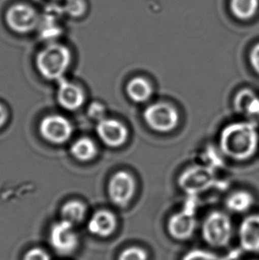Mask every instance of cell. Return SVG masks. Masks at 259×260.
Instances as JSON below:
<instances>
[{
	"mask_svg": "<svg viewBox=\"0 0 259 260\" xmlns=\"http://www.w3.org/2000/svg\"><path fill=\"white\" fill-rule=\"evenodd\" d=\"M259 135L254 122H236L224 126L219 136L223 155L235 161H246L256 154Z\"/></svg>",
	"mask_w": 259,
	"mask_h": 260,
	"instance_id": "cell-1",
	"label": "cell"
},
{
	"mask_svg": "<svg viewBox=\"0 0 259 260\" xmlns=\"http://www.w3.org/2000/svg\"><path fill=\"white\" fill-rule=\"evenodd\" d=\"M72 60L68 46L59 42L48 43L40 50L36 58V65L43 78L59 81L66 73Z\"/></svg>",
	"mask_w": 259,
	"mask_h": 260,
	"instance_id": "cell-2",
	"label": "cell"
},
{
	"mask_svg": "<svg viewBox=\"0 0 259 260\" xmlns=\"http://www.w3.org/2000/svg\"><path fill=\"white\" fill-rule=\"evenodd\" d=\"M67 18L61 4H48L40 12V20L37 28L39 39L46 44L58 42L65 31Z\"/></svg>",
	"mask_w": 259,
	"mask_h": 260,
	"instance_id": "cell-3",
	"label": "cell"
},
{
	"mask_svg": "<svg viewBox=\"0 0 259 260\" xmlns=\"http://www.w3.org/2000/svg\"><path fill=\"white\" fill-rule=\"evenodd\" d=\"M233 225L229 216L222 211H212L203 221L202 235L205 243L215 248L228 246L232 239Z\"/></svg>",
	"mask_w": 259,
	"mask_h": 260,
	"instance_id": "cell-4",
	"label": "cell"
},
{
	"mask_svg": "<svg viewBox=\"0 0 259 260\" xmlns=\"http://www.w3.org/2000/svg\"><path fill=\"white\" fill-rule=\"evenodd\" d=\"M143 118L151 130L167 134L175 130L179 123V114L175 107L167 102H156L148 106Z\"/></svg>",
	"mask_w": 259,
	"mask_h": 260,
	"instance_id": "cell-5",
	"label": "cell"
},
{
	"mask_svg": "<svg viewBox=\"0 0 259 260\" xmlns=\"http://www.w3.org/2000/svg\"><path fill=\"white\" fill-rule=\"evenodd\" d=\"M40 20V12L26 3L12 5L5 14V21L12 31L28 34L37 31Z\"/></svg>",
	"mask_w": 259,
	"mask_h": 260,
	"instance_id": "cell-6",
	"label": "cell"
},
{
	"mask_svg": "<svg viewBox=\"0 0 259 260\" xmlns=\"http://www.w3.org/2000/svg\"><path fill=\"white\" fill-rule=\"evenodd\" d=\"M213 169L206 166H196L185 170L179 176V186L185 193L196 196L203 193L215 184Z\"/></svg>",
	"mask_w": 259,
	"mask_h": 260,
	"instance_id": "cell-7",
	"label": "cell"
},
{
	"mask_svg": "<svg viewBox=\"0 0 259 260\" xmlns=\"http://www.w3.org/2000/svg\"><path fill=\"white\" fill-rule=\"evenodd\" d=\"M136 191V182L132 174L124 171L115 173L108 186L109 199L118 207H125Z\"/></svg>",
	"mask_w": 259,
	"mask_h": 260,
	"instance_id": "cell-8",
	"label": "cell"
},
{
	"mask_svg": "<svg viewBox=\"0 0 259 260\" xmlns=\"http://www.w3.org/2000/svg\"><path fill=\"white\" fill-rule=\"evenodd\" d=\"M39 132L50 143L63 144L72 136L73 126L63 116L51 115L43 118L39 124Z\"/></svg>",
	"mask_w": 259,
	"mask_h": 260,
	"instance_id": "cell-9",
	"label": "cell"
},
{
	"mask_svg": "<svg viewBox=\"0 0 259 260\" xmlns=\"http://www.w3.org/2000/svg\"><path fill=\"white\" fill-rule=\"evenodd\" d=\"M49 241L53 250L61 255L73 253L78 245V236L74 225L62 219L52 226Z\"/></svg>",
	"mask_w": 259,
	"mask_h": 260,
	"instance_id": "cell-10",
	"label": "cell"
},
{
	"mask_svg": "<svg viewBox=\"0 0 259 260\" xmlns=\"http://www.w3.org/2000/svg\"><path fill=\"white\" fill-rule=\"evenodd\" d=\"M96 132L100 140L109 148H119L128 139V130L125 125L114 118L106 117L99 121Z\"/></svg>",
	"mask_w": 259,
	"mask_h": 260,
	"instance_id": "cell-11",
	"label": "cell"
},
{
	"mask_svg": "<svg viewBox=\"0 0 259 260\" xmlns=\"http://www.w3.org/2000/svg\"><path fill=\"white\" fill-rule=\"evenodd\" d=\"M196 213L183 208L172 215L167 223L169 235L177 241H186L193 236L196 229Z\"/></svg>",
	"mask_w": 259,
	"mask_h": 260,
	"instance_id": "cell-12",
	"label": "cell"
},
{
	"mask_svg": "<svg viewBox=\"0 0 259 260\" xmlns=\"http://www.w3.org/2000/svg\"><path fill=\"white\" fill-rule=\"evenodd\" d=\"M240 245L247 252H259V214L249 215L239 228Z\"/></svg>",
	"mask_w": 259,
	"mask_h": 260,
	"instance_id": "cell-13",
	"label": "cell"
},
{
	"mask_svg": "<svg viewBox=\"0 0 259 260\" xmlns=\"http://www.w3.org/2000/svg\"><path fill=\"white\" fill-rule=\"evenodd\" d=\"M58 84L57 100L63 109L74 111L83 106L84 93L79 86L68 81L64 78L59 80Z\"/></svg>",
	"mask_w": 259,
	"mask_h": 260,
	"instance_id": "cell-14",
	"label": "cell"
},
{
	"mask_svg": "<svg viewBox=\"0 0 259 260\" xmlns=\"http://www.w3.org/2000/svg\"><path fill=\"white\" fill-rule=\"evenodd\" d=\"M117 220L111 211L107 210L98 211L91 216L88 222V230L93 236L107 238L116 231Z\"/></svg>",
	"mask_w": 259,
	"mask_h": 260,
	"instance_id": "cell-15",
	"label": "cell"
},
{
	"mask_svg": "<svg viewBox=\"0 0 259 260\" xmlns=\"http://www.w3.org/2000/svg\"><path fill=\"white\" fill-rule=\"evenodd\" d=\"M234 108L238 114L251 120H259V97L249 88L242 89L234 99Z\"/></svg>",
	"mask_w": 259,
	"mask_h": 260,
	"instance_id": "cell-16",
	"label": "cell"
},
{
	"mask_svg": "<svg viewBox=\"0 0 259 260\" xmlns=\"http://www.w3.org/2000/svg\"><path fill=\"white\" fill-rule=\"evenodd\" d=\"M126 93L131 101L135 103L147 102L153 94L150 83L141 77L131 79L126 85Z\"/></svg>",
	"mask_w": 259,
	"mask_h": 260,
	"instance_id": "cell-17",
	"label": "cell"
},
{
	"mask_svg": "<svg viewBox=\"0 0 259 260\" xmlns=\"http://www.w3.org/2000/svg\"><path fill=\"white\" fill-rule=\"evenodd\" d=\"M230 11L240 21H249L258 13L259 0H230Z\"/></svg>",
	"mask_w": 259,
	"mask_h": 260,
	"instance_id": "cell-18",
	"label": "cell"
},
{
	"mask_svg": "<svg viewBox=\"0 0 259 260\" xmlns=\"http://www.w3.org/2000/svg\"><path fill=\"white\" fill-rule=\"evenodd\" d=\"M70 153L78 161L88 162L97 155V147L90 138H80L71 145Z\"/></svg>",
	"mask_w": 259,
	"mask_h": 260,
	"instance_id": "cell-19",
	"label": "cell"
},
{
	"mask_svg": "<svg viewBox=\"0 0 259 260\" xmlns=\"http://www.w3.org/2000/svg\"><path fill=\"white\" fill-rule=\"evenodd\" d=\"M62 220L69 222L71 225H78L84 221L86 215V207L80 201H70L61 208Z\"/></svg>",
	"mask_w": 259,
	"mask_h": 260,
	"instance_id": "cell-20",
	"label": "cell"
},
{
	"mask_svg": "<svg viewBox=\"0 0 259 260\" xmlns=\"http://www.w3.org/2000/svg\"><path fill=\"white\" fill-rule=\"evenodd\" d=\"M254 204V198L251 193L240 190L232 193L226 199L225 205L228 210L235 213H243L249 211Z\"/></svg>",
	"mask_w": 259,
	"mask_h": 260,
	"instance_id": "cell-21",
	"label": "cell"
},
{
	"mask_svg": "<svg viewBox=\"0 0 259 260\" xmlns=\"http://www.w3.org/2000/svg\"><path fill=\"white\" fill-rule=\"evenodd\" d=\"M62 5L67 17L81 18L87 13L88 3L86 0H65Z\"/></svg>",
	"mask_w": 259,
	"mask_h": 260,
	"instance_id": "cell-22",
	"label": "cell"
},
{
	"mask_svg": "<svg viewBox=\"0 0 259 260\" xmlns=\"http://www.w3.org/2000/svg\"><path fill=\"white\" fill-rule=\"evenodd\" d=\"M233 258L232 255L228 257H221L217 254L208 251V250L195 249L187 251L181 260H231Z\"/></svg>",
	"mask_w": 259,
	"mask_h": 260,
	"instance_id": "cell-23",
	"label": "cell"
},
{
	"mask_svg": "<svg viewBox=\"0 0 259 260\" xmlns=\"http://www.w3.org/2000/svg\"><path fill=\"white\" fill-rule=\"evenodd\" d=\"M117 260H148V255L141 247H128L120 253Z\"/></svg>",
	"mask_w": 259,
	"mask_h": 260,
	"instance_id": "cell-24",
	"label": "cell"
},
{
	"mask_svg": "<svg viewBox=\"0 0 259 260\" xmlns=\"http://www.w3.org/2000/svg\"><path fill=\"white\" fill-rule=\"evenodd\" d=\"M106 108L101 102H93L89 106L87 110L88 116L91 117V119L96 120L97 122L106 118Z\"/></svg>",
	"mask_w": 259,
	"mask_h": 260,
	"instance_id": "cell-25",
	"label": "cell"
},
{
	"mask_svg": "<svg viewBox=\"0 0 259 260\" xmlns=\"http://www.w3.org/2000/svg\"><path fill=\"white\" fill-rule=\"evenodd\" d=\"M203 157H204V162L206 164V166H209L211 169H214V167L220 166L222 164L220 155L213 148H207L204 152Z\"/></svg>",
	"mask_w": 259,
	"mask_h": 260,
	"instance_id": "cell-26",
	"label": "cell"
},
{
	"mask_svg": "<svg viewBox=\"0 0 259 260\" xmlns=\"http://www.w3.org/2000/svg\"><path fill=\"white\" fill-rule=\"evenodd\" d=\"M23 260H51L49 255L46 253V251L39 249V248H34L31 250H28L27 253L25 254L23 257Z\"/></svg>",
	"mask_w": 259,
	"mask_h": 260,
	"instance_id": "cell-27",
	"label": "cell"
},
{
	"mask_svg": "<svg viewBox=\"0 0 259 260\" xmlns=\"http://www.w3.org/2000/svg\"><path fill=\"white\" fill-rule=\"evenodd\" d=\"M249 58L253 71L259 75V43L256 44L250 50Z\"/></svg>",
	"mask_w": 259,
	"mask_h": 260,
	"instance_id": "cell-28",
	"label": "cell"
},
{
	"mask_svg": "<svg viewBox=\"0 0 259 260\" xmlns=\"http://www.w3.org/2000/svg\"><path fill=\"white\" fill-rule=\"evenodd\" d=\"M7 119V111L2 104H0V128L3 126Z\"/></svg>",
	"mask_w": 259,
	"mask_h": 260,
	"instance_id": "cell-29",
	"label": "cell"
},
{
	"mask_svg": "<svg viewBox=\"0 0 259 260\" xmlns=\"http://www.w3.org/2000/svg\"><path fill=\"white\" fill-rule=\"evenodd\" d=\"M50 2H53V3H63L65 0H49Z\"/></svg>",
	"mask_w": 259,
	"mask_h": 260,
	"instance_id": "cell-30",
	"label": "cell"
}]
</instances>
